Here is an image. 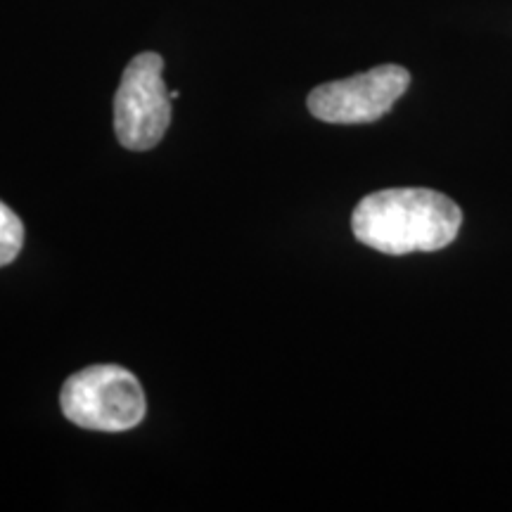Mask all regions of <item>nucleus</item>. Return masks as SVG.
I'll return each mask as SVG.
<instances>
[{
    "mask_svg": "<svg viewBox=\"0 0 512 512\" xmlns=\"http://www.w3.org/2000/svg\"><path fill=\"white\" fill-rule=\"evenodd\" d=\"M411 86L401 64H380L351 79L330 81L309 93V112L328 124H370L384 117Z\"/></svg>",
    "mask_w": 512,
    "mask_h": 512,
    "instance_id": "nucleus-4",
    "label": "nucleus"
},
{
    "mask_svg": "<svg viewBox=\"0 0 512 512\" xmlns=\"http://www.w3.org/2000/svg\"><path fill=\"white\" fill-rule=\"evenodd\" d=\"M164 60L140 53L126 64L114 95V131L126 150H152L171 121V95L162 79Z\"/></svg>",
    "mask_w": 512,
    "mask_h": 512,
    "instance_id": "nucleus-3",
    "label": "nucleus"
},
{
    "mask_svg": "<svg viewBox=\"0 0 512 512\" xmlns=\"http://www.w3.org/2000/svg\"><path fill=\"white\" fill-rule=\"evenodd\" d=\"M463 211L427 188H392L363 197L351 216L358 242L382 254L437 252L456 240Z\"/></svg>",
    "mask_w": 512,
    "mask_h": 512,
    "instance_id": "nucleus-1",
    "label": "nucleus"
},
{
    "mask_svg": "<svg viewBox=\"0 0 512 512\" xmlns=\"http://www.w3.org/2000/svg\"><path fill=\"white\" fill-rule=\"evenodd\" d=\"M24 245L22 219L8 204L0 202V266H8L17 259Z\"/></svg>",
    "mask_w": 512,
    "mask_h": 512,
    "instance_id": "nucleus-5",
    "label": "nucleus"
},
{
    "mask_svg": "<svg viewBox=\"0 0 512 512\" xmlns=\"http://www.w3.org/2000/svg\"><path fill=\"white\" fill-rule=\"evenodd\" d=\"M62 413L76 427L126 432L145 420L147 401L138 377L119 366H91L64 382Z\"/></svg>",
    "mask_w": 512,
    "mask_h": 512,
    "instance_id": "nucleus-2",
    "label": "nucleus"
}]
</instances>
